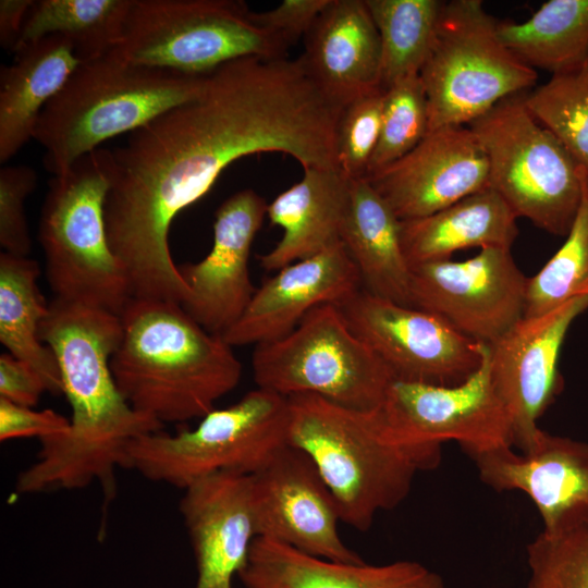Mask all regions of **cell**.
Returning a JSON list of instances; mask_svg holds the SVG:
<instances>
[{
    "label": "cell",
    "instance_id": "obj_28",
    "mask_svg": "<svg viewBox=\"0 0 588 588\" xmlns=\"http://www.w3.org/2000/svg\"><path fill=\"white\" fill-rule=\"evenodd\" d=\"M38 264L28 256L0 255V342L14 357L30 365L47 392L63 394L60 367L52 350L39 338L49 304L41 295Z\"/></svg>",
    "mask_w": 588,
    "mask_h": 588
},
{
    "label": "cell",
    "instance_id": "obj_39",
    "mask_svg": "<svg viewBox=\"0 0 588 588\" xmlns=\"http://www.w3.org/2000/svg\"><path fill=\"white\" fill-rule=\"evenodd\" d=\"M330 0H284L265 12H250L259 27L284 38L292 47L304 38Z\"/></svg>",
    "mask_w": 588,
    "mask_h": 588
},
{
    "label": "cell",
    "instance_id": "obj_9",
    "mask_svg": "<svg viewBox=\"0 0 588 588\" xmlns=\"http://www.w3.org/2000/svg\"><path fill=\"white\" fill-rule=\"evenodd\" d=\"M525 94L504 98L468 126L486 154L489 187L517 218L565 236L583 197L580 166L532 115Z\"/></svg>",
    "mask_w": 588,
    "mask_h": 588
},
{
    "label": "cell",
    "instance_id": "obj_23",
    "mask_svg": "<svg viewBox=\"0 0 588 588\" xmlns=\"http://www.w3.org/2000/svg\"><path fill=\"white\" fill-rule=\"evenodd\" d=\"M237 577L245 588H445L438 573L416 561L333 562L262 537L254 539Z\"/></svg>",
    "mask_w": 588,
    "mask_h": 588
},
{
    "label": "cell",
    "instance_id": "obj_14",
    "mask_svg": "<svg viewBox=\"0 0 588 588\" xmlns=\"http://www.w3.org/2000/svg\"><path fill=\"white\" fill-rule=\"evenodd\" d=\"M380 409L406 443L453 440L471 457L513 448L511 419L490 377L489 345L481 366L465 381L438 385L394 380Z\"/></svg>",
    "mask_w": 588,
    "mask_h": 588
},
{
    "label": "cell",
    "instance_id": "obj_16",
    "mask_svg": "<svg viewBox=\"0 0 588 588\" xmlns=\"http://www.w3.org/2000/svg\"><path fill=\"white\" fill-rule=\"evenodd\" d=\"M252 481L257 537L333 562L364 561L339 535L336 503L304 451L283 446Z\"/></svg>",
    "mask_w": 588,
    "mask_h": 588
},
{
    "label": "cell",
    "instance_id": "obj_15",
    "mask_svg": "<svg viewBox=\"0 0 588 588\" xmlns=\"http://www.w3.org/2000/svg\"><path fill=\"white\" fill-rule=\"evenodd\" d=\"M588 309V296L541 315L523 317L489 345L493 388L512 424L513 446L527 450L541 430L538 420L562 389V344L572 323Z\"/></svg>",
    "mask_w": 588,
    "mask_h": 588
},
{
    "label": "cell",
    "instance_id": "obj_17",
    "mask_svg": "<svg viewBox=\"0 0 588 588\" xmlns=\"http://www.w3.org/2000/svg\"><path fill=\"white\" fill-rule=\"evenodd\" d=\"M471 458L487 486L497 491L518 490L530 498L544 535L588 528V442L541 429L525 451L503 448Z\"/></svg>",
    "mask_w": 588,
    "mask_h": 588
},
{
    "label": "cell",
    "instance_id": "obj_21",
    "mask_svg": "<svg viewBox=\"0 0 588 588\" xmlns=\"http://www.w3.org/2000/svg\"><path fill=\"white\" fill-rule=\"evenodd\" d=\"M183 491L180 512L194 553L195 588H233L257 537L252 475L220 471Z\"/></svg>",
    "mask_w": 588,
    "mask_h": 588
},
{
    "label": "cell",
    "instance_id": "obj_12",
    "mask_svg": "<svg viewBox=\"0 0 588 588\" xmlns=\"http://www.w3.org/2000/svg\"><path fill=\"white\" fill-rule=\"evenodd\" d=\"M352 330L384 362L395 380L454 385L481 366L488 350L442 317L360 289L340 305Z\"/></svg>",
    "mask_w": 588,
    "mask_h": 588
},
{
    "label": "cell",
    "instance_id": "obj_34",
    "mask_svg": "<svg viewBox=\"0 0 588 588\" xmlns=\"http://www.w3.org/2000/svg\"><path fill=\"white\" fill-rule=\"evenodd\" d=\"M428 131V103L419 74L389 86L384 89L379 140L367 176L404 157Z\"/></svg>",
    "mask_w": 588,
    "mask_h": 588
},
{
    "label": "cell",
    "instance_id": "obj_40",
    "mask_svg": "<svg viewBox=\"0 0 588 588\" xmlns=\"http://www.w3.org/2000/svg\"><path fill=\"white\" fill-rule=\"evenodd\" d=\"M47 392L39 373L10 353L0 355V397L17 405L34 407Z\"/></svg>",
    "mask_w": 588,
    "mask_h": 588
},
{
    "label": "cell",
    "instance_id": "obj_7",
    "mask_svg": "<svg viewBox=\"0 0 588 588\" xmlns=\"http://www.w3.org/2000/svg\"><path fill=\"white\" fill-rule=\"evenodd\" d=\"M289 422L287 397L257 388L230 406L213 408L194 429L135 439L128 469L181 490L220 471L253 475L289 444Z\"/></svg>",
    "mask_w": 588,
    "mask_h": 588
},
{
    "label": "cell",
    "instance_id": "obj_13",
    "mask_svg": "<svg viewBox=\"0 0 588 588\" xmlns=\"http://www.w3.org/2000/svg\"><path fill=\"white\" fill-rule=\"evenodd\" d=\"M527 282L511 249L482 248L463 261L412 267V306L433 313L466 336L490 345L524 317Z\"/></svg>",
    "mask_w": 588,
    "mask_h": 588
},
{
    "label": "cell",
    "instance_id": "obj_8",
    "mask_svg": "<svg viewBox=\"0 0 588 588\" xmlns=\"http://www.w3.org/2000/svg\"><path fill=\"white\" fill-rule=\"evenodd\" d=\"M250 12L238 0H132L115 51L195 76L245 57L287 58V41L256 25Z\"/></svg>",
    "mask_w": 588,
    "mask_h": 588
},
{
    "label": "cell",
    "instance_id": "obj_37",
    "mask_svg": "<svg viewBox=\"0 0 588 588\" xmlns=\"http://www.w3.org/2000/svg\"><path fill=\"white\" fill-rule=\"evenodd\" d=\"M36 183V172L28 166L0 170V245L4 253L25 257L32 250L25 201Z\"/></svg>",
    "mask_w": 588,
    "mask_h": 588
},
{
    "label": "cell",
    "instance_id": "obj_3",
    "mask_svg": "<svg viewBox=\"0 0 588 588\" xmlns=\"http://www.w3.org/2000/svg\"><path fill=\"white\" fill-rule=\"evenodd\" d=\"M120 316L123 333L110 365L135 411L162 425L185 422L204 417L240 383L233 347L181 304L133 298Z\"/></svg>",
    "mask_w": 588,
    "mask_h": 588
},
{
    "label": "cell",
    "instance_id": "obj_30",
    "mask_svg": "<svg viewBox=\"0 0 588 588\" xmlns=\"http://www.w3.org/2000/svg\"><path fill=\"white\" fill-rule=\"evenodd\" d=\"M132 0H38L27 14L21 46L47 36H61L81 63L100 59L122 39Z\"/></svg>",
    "mask_w": 588,
    "mask_h": 588
},
{
    "label": "cell",
    "instance_id": "obj_2",
    "mask_svg": "<svg viewBox=\"0 0 588 588\" xmlns=\"http://www.w3.org/2000/svg\"><path fill=\"white\" fill-rule=\"evenodd\" d=\"M122 333L117 314L56 298L49 303L39 338L58 360L70 428L39 441L35 461L17 475L15 493L78 490L97 482L108 507L117 495V469H128L130 444L163 430L118 389L110 363Z\"/></svg>",
    "mask_w": 588,
    "mask_h": 588
},
{
    "label": "cell",
    "instance_id": "obj_33",
    "mask_svg": "<svg viewBox=\"0 0 588 588\" xmlns=\"http://www.w3.org/2000/svg\"><path fill=\"white\" fill-rule=\"evenodd\" d=\"M532 115L588 170V68L551 75L525 94Z\"/></svg>",
    "mask_w": 588,
    "mask_h": 588
},
{
    "label": "cell",
    "instance_id": "obj_1",
    "mask_svg": "<svg viewBox=\"0 0 588 588\" xmlns=\"http://www.w3.org/2000/svg\"><path fill=\"white\" fill-rule=\"evenodd\" d=\"M343 106L301 57H245L206 74L200 93L128 134L111 151L105 220L134 298L183 304L189 287L173 261L174 218L236 160L282 152L303 169H338Z\"/></svg>",
    "mask_w": 588,
    "mask_h": 588
},
{
    "label": "cell",
    "instance_id": "obj_41",
    "mask_svg": "<svg viewBox=\"0 0 588 588\" xmlns=\"http://www.w3.org/2000/svg\"><path fill=\"white\" fill-rule=\"evenodd\" d=\"M32 0L0 1V42L4 49H15L21 37Z\"/></svg>",
    "mask_w": 588,
    "mask_h": 588
},
{
    "label": "cell",
    "instance_id": "obj_18",
    "mask_svg": "<svg viewBox=\"0 0 588 588\" xmlns=\"http://www.w3.org/2000/svg\"><path fill=\"white\" fill-rule=\"evenodd\" d=\"M267 206L265 198L252 188L228 197L215 212L210 252L198 262L179 266L189 287L182 307L212 334L222 336L231 329L256 291L248 264Z\"/></svg>",
    "mask_w": 588,
    "mask_h": 588
},
{
    "label": "cell",
    "instance_id": "obj_25",
    "mask_svg": "<svg viewBox=\"0 0 588 588\" xmlns=\"http://www.w3.org/2000/svg\"><path fill=\"white\" fill-rule=\"evenodd\" d=\"M341 242L354 261L362 289L412 306V267L401 242V220L366 179L352 180Z\"/></svg>",
    "mask_w": 588,
    "mask_h": 588
},
{
    "label": "cell",
    "instance_id": "obj_4",
    "mask_svg": "<svg viewBox=\"0 0 588 588\" xmlns=\"http://www.w3.org/2000/svg\"><path fill=\"white\" fill-rule=\"evenodd\" d=\"M287 400L289 444L310 457L341 522L358 531H367L378 512L400 505L415 476L441 461V445L402 441L380 407L354 409L314 394Z\"/></svg>",
    "mask_w": 588,
    "mask_h": 588
},
{
    "label": "cell",
    "instance_id": "obj_32",
    "mask_svg": "<svg viewBox=\"0 0 588 588\" xmlns=\"http://www.w3.org/2000/svg\"><path fill=\"white\" fill-rule=\"evenodd\" d=\"M580 176L583 197L575 220L562 246L528 278L524 317L588 296V170L581 166Z\"/></svg>",
    "mask_w": 588,
    "mask_h": 588
},
{
    "label": "cell",
    "instance_id": "obj_19",
    "mask_svg": "<svg viewBox=\"0 0 588 588\" xmlns=\"http://www.w3.org/2000/svg\"><path fill=\"white\" fill-rule=\"evenodd\" d=\"M366 179L400 220H411L489 187V167L469 126L454 125L428 131L408 154Z\"/></svg>",
    "mask_w": 588,
    "mask_h": 588
},
{
    "label": "cell",
    "instance_id": "obj_11",
    "mask_svg": "<svg viewBox=\"0 0 588 588\" xmlns=\"http://www.w3.org/2000/svg\"><path fill=\"white\" fill-rule=\"evenodd\" d=\"M252 366L257 388L360 411L379 408L395 380L335 304L314 308L285 336L255 345Z\"/></svg>",
    "mask_w": 588,
    "mask_h": 588
},
{
    "label": "cell",
    "instance_id": "obj_27",
    "mask_svg": "<svg viewBox=\"0 0 588 588\" xmlns=\"http://www.w3.org/2000/svg\"><path fill=\"white\" fill-rule=\"evenodd\" d=\"M517 217L491 187L474 193L432 215L401 220V242L411 267L448 260L463 249H511Z\"/></svg>",
    "mask_w": 588,
    "mask_h": 588
},
{
    "label": "cell",
    "instance_id": "obj_31",
    "mask_svg": "<svg viewBox=\"0 0 588 588\" xmlns=\"http://www.w3.org/2000/svg\"><path fill=\"white\" fill-rule=\"evenodd\" d=\"M381 44L380 87L418 75L429 54L443 1L366 0Z\"/></svg>",
    "mask_w": 588,
    "mask_h": 588
},
{
    "label": "cell",
    "instance_id": "obj_6",
    "mask_svg": "<svg viewBox=\"0 0 588 588\" xmlns=\"http://www.w3.org/2000/svg\"><path fill=\"white\" fill-rule=\"evenodd\" d=\"M111 151L98 148L49 181L38 224L46 278L56 299L121 315L134 298L112 252L105 203Z\"/></svg>",
    "mask_w": 588,
    "mask_h": 588
},
{
    "label": "cell",
    "instance_id": "obj_42",
    "mask_svg": "<svg viewBox=\"0 0 588 588\" xmlns=\"http://www.w3.org/2000/svg\"><path fill=\"white\" fill-rule=\"evenodd\" d=\"M584 68H588V57L586 59V63H585V66Z\"/></svg>",
    "mask_w": 588,
    "mask_h": 588
},
{
    "label": "cell",
    "instance_id": "obj_36",
    "mask_svg": "<svg viewBox=\"0 0 588 588\" xmlns=\"http://www.w3.org/2000/svg\"><path fill=\"white\" fill-rule=\"evenodd\" d=\"M384 103V90L358 97L342 108L335 133L339 170L350 180L367 176L378 145Z\"/></svg>",
    "mask_w": 588,
    "mask_h": 588
},
{
    "label": "cell",
    "instance_id": "obj_22",
    "mask_svg": "<svg viewBox=\"0 0 588 588\" xmlns=\"http://www.w3.org/2000/svg\"><path fill=\"white\" fill-rule=\"evenodd\" d=\"M304 46L306 69L342 106L381 89L380 37L366 0H330Z\"/></svg>",
    "mask_w": 588,
    "mask_h": 588
},
{
    "label": "cell",
    "instance_id": "obj_38",
    "mask_svg": "<svg viewBox=\"0 0 588 588\" xmlns=\"http://www.w3.org/2000/svg\"><path fill=\"white\" fill-rule=\"evenodd\" d=\"M70 428V418L52 411H35L0 397V441L37 438L39 441L62 434Z\"/></svg>",
    "mask_w": 588,
    "mask_h": 588
},
{
    "label": "cell",
    "instance_id": "obj_35",
    "mask_svg": "<svg viewBox=\"0 0 588 588\" xmlns=\"http://www.w3.org/2000/svg\"><path fill=\"white\" fill-rule=\"evenodd\" d=\"M526 552L525 588H588V528L562 536L540 532Z\"/></svg>",
    "mask_w": 588,
    "mask_h": 588
},
{
    "label": "cell",
    "instance_id": "obj_10",
    "mask_svg": "<svg viewBox=\"0 0 588 588\" xmlns=\"http://www.w3.org/2000/svg\"><path fill=\"white\" fill-rule=\"evenodd\" d=\"M497 24L480 0L443 1L419 73L429 131L469 125L504 98L536 85L537 71L501 42Z\"/></svg>",
    "mask_w": 588,
    "mask_h": 588
},
{
    "label": "cell",
    "instance_id": "obj_20",
    "mask_svg": "<svg viewBox=\"0 0 588 588\" xmlns=\"http://www.w3.org/2000/svg\"><path fill=\"white\" fill-rule=\"evenodd\" d=\"M362 289L359 272L342 242L287 265L256 289L248 306L222 338L234 346L279 340L314 308L342 305Z\"/></svg>",
    "mask_w": 588,
    "mask_h": 588
},
{
    "label": "cell",
    "instance_id": "obj_29",
    "mask_svg": "<svg viewBox=\"0 0 588 588\" xmlns=\"http://www.w3.org/2000/svg\"><path fill=\"white\" fill-rule=\"evenodd\" d=\"M497 34L534 70L552 75L580 70L588 57V0L547 1L524 22L498 21Z\"/></svg>",
    "mask_w": 588,
    "mask_h": 588
},
{
    "label": "cell",
    "instance_id": "obj_5",
    "mask_svg": "<svg viewBox=\"0 0 588 588\" xmlns=\"http://www.w3.org/2000/svg\"><path fill=\"white\" fill-rule=\"evenodd\" d=\"M205 78L136 64L115 49L81 63L46 106L34 132L45 148L47 171L60 175L107 139L130 134L193 99Z\"/></svg>",
    "mask_w": 588,
    "mask_h": 588
},
{
    "label": "cell",
    "instance_id": "obj_24",
    "mask_svg": "<svg viewBox=\"0 0 588 588\" xmlns=\"http://www.w3.org/2000/svg\"><path fill=\"white\" fill-rule=\"evenodd\" d=\"M351 182L338 169H304L303 177L267 206V216L282 229V236L259 256L260 266L278 271L341 242Z\"/></svg>",
    "mask_w": 588,
    "mask_h": 588
},
{
    "label": "cell",
    "instance_id": "obj_26",
    "mask_svg": "<svg viewBox=\"0 0 588 588\" xmlns=\"http://www.w3.org/2000/svg\"><path fill=\"white\" fill-rule=\"evenodd\" d=\"M0 71V162L34 137L39 117L78 68L72 45L52 35L19 47Z\"/></svg>",
    "mask_w": 588,
    "mask_h": 588
}]
</instances>
